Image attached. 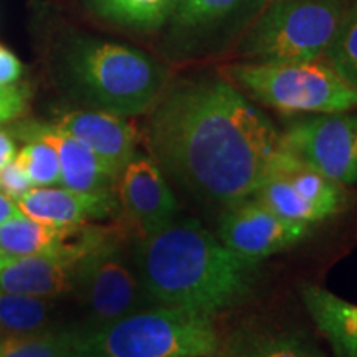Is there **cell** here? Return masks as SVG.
<instances>
[{"instance_id":"6da1fadb","label":"cell","mask_w":357,"mask_h":357,"mask_svg":"<svg viewBox=\"0 0 357 357\" xmlns=\"http://www.w3.org/2000/svg\"><path fill=\"white\" fill-rule=\"evenodd\" d=\"M149 155L195 200L223 208L252 199L288 158L281 131L229 78H174L149 111Z\"/></svg>"},{"instance_id":"7a4b0ae2","label":"cell","mask_w":357,"mask_h":357,"mask_svg":"<svg viewBox=\"0 0 357 357\" xmlns=\"http://www.w3.org/2000/svg\"><path fill=\"white\" fill-rule=\"evenodd\" d=\"M132 255L142 288L155 306L215 318L247 300L255 281L257 265L236 257L195 218H177L139 238Z\"/></svg>"},{"instance_id":"3957f363","label":"cell","mask_w":357,"mask_h":357,"mask_svg":"<svg viewBox=\"0 0 357 357\" xmlns=\"http://www.w3.org/2000/svg\"><path fill=\"white\" fill-rule=\"evenodd\" d=\"M58 84L86 108L136 118L154 108L172 79L169 66L131 45L68 33L55 52Z\"/></svg>"},{"instance_id":"277c9868","label":"cell","mask_w":357,"mask_h":357,"mask_svg":"<svg viewBox=\"0 0 357 357\" xmlns=\"http://www.w3.org/2000/svg\"><path fill=\"white\" fill-rule=\"evenodd\" d=\"M212 316L151 306L96 328L79 329L77 357H218Z\"/></svg>"},{"instance_id":"5b68a950","label":"cell","mask_w":357,"mask_h":357,"mask_svg":"<svg viewBox=\"0 0 357 357\" xmlns=\"http://www.w3.org/2000/svg\"><path fill=\"white\" fill-rule=\"evenodd\" d=\"M222 75L258 105L287 114H331L357 109V89L324 58L310 61H236Z\"/></svg>"},{"instance_id":"8992f818","label":"cell","mask_w":357,"mask_h":357,"mask_svg":"<svg viewBox=\"0 0 357 357\" xmlns=\"http://www.w3.org/2000/svg\"><path fill=\"white\" fill-rule=\"evenodd\" d=\"M349 0H270L234 48L238 61L324 58Z\"/></svg>"},{"instance_id":"52a82bcc","label":"cell","mask_w":357,"mask_h":357,"mask_svg":"<svg viewBox=\"0 0 357 357\" xmlns=\"http://www.w3.org/2000/svg\"><path fill=\"white\" fill-rule=\"evenodd\" d=\"M270 0H178L162 30L160 50L172 63L234 52Z\"/></svg>"},{"instance_id":"ba28073f","label":"cell","mask_w":357,"mask_h":357,"mask_svg":"<svg viewBox=\"0 0 357 357\" xmlns=\"http://www.w3.org/2000/svg\"><path fill=\"white\" fill-rule=\"evenodd\" d=\"M75 291L89 314L88 328L109 324L155 306L142 288L134 255L126 252L123 235L116 230L84 255Z\"/></svg>"},{"instance_id":"9c48e42d","label":"cell","mask_w":357,"mask_h":357,"mask_svg":"<svg viewBox=\"0 0 357 357\" xmlns=\"http://www.w3.org/2000/svg\"><path fill=\"white\" fill-rule=\"evenodd\" d=\"M284 149L342 185L357 184V114H307L281 131Z\"/></svg>"},{"instance_id":"30bf717a","label":"cell","mask_w":357,"mask_h":357,"mask_svg":"<svg viewBox=\"0 0 357 357\" xmlns=\"http://www.w3.org/2000/svg\"><path fill=\"white\" fill-rule=\"evenodd\" d=\"M311 230L312 225L287 220L252 197L223 208L217 236L243 261L258 265L301 243Z\"/></svg>"},{"instance_id":"8fae6325","label":"cell","mask_w":357,"mask_h":357,"mask_svg":"<svg viewBox=\"0 0 357 357\" xmlns=\"http://www.w3.org/2000/svg\"><path fill=\"white\" fill-rule=\"evenodd\" d=\"M119 207L136 230L137 240L166 229L178 218L171 182L151 155L136 153L119 174Z\"/></svg>"},{"instance_id":"7c38bea8","label":"cell","mask_w":357,"mask_h":357,"mask_svg":"<svg viewBox=\"0 0 357 357\" xmlns=\"http://www.w3.org/2000/svg\"><path fill=\"white\" fill-rule=\"evenodd\" d=\"M111 230L113 229L102 227L100 234L86 243L65 252L13 258V261L0 270V291L29 294L45 300L75 293L79 263Z\"/></svg>"},{"instance_id":"4fadbf2b","label":"cell","mask_w":357,"mask_h":357,"mask_svg":"<svg viewBox=\"0 0 357 357\" xmlns=\"http://www.w3.org/2000/svg\"><path fill=\"white\" fill-rule=\"evenodd\" d=\"M52 124L89 147L118 178L137 153V131L123 116L91 108L60 109Z\"/></svg>"},{"instance_id":"5bb4252c","label":"cell","mask_w":357,"mask_h":357,"mask_svg":"<svg viewBox=\"0 0 357 357\" xmlns=\"http://www.w3.org/2000/svg\"><path fill=\"white\" fill-rule=\"evenodd\" d=\"M15 204L25 217L56 225H84L106 220L121 208L114 190L82 192L63 185L32 187Z\"/></svg>"},{"instance_id":"9a60e30c","label":"cell","mask_w":357,"mask_h":357,"mask_svg":"<svg viewBox=\"0 0 357 357\" xmlns=\"http://www.w3.org/2000/svg\"><path fill=\"white\" fill-rule=\"evenodd\" d=\"M20 139H42L56 151L60 160V185L82 192L114 190L118 177L89 147L52 123L25 121L12 129Z\"/></svg>"},{"instance_id":"2e32d148","label":"cell","mask_w":357,"mask_h":357,"mask_svg":"<svg viewBox=\"0 0 357 357\" xmlns=\"http://www.w3.org/2000/svg\"><path fill=\"white\" fill-rule=\"evenodd\" d=\"M102 227L56 225V223L37 222L29 217H19L0 225V248L12 257L43 255L75 248L86 243L100 234Z\"/></svg>"},{"instance_id":"e0dca14e","label":"cell","mask_w":357,"mask_h":357,"mask_svg":"<svg viewBox=\"0 0 357 357\" xmlns=\"http://www.w3.org/2000/svg\"><path fill=\"white\" fill-rule=\"evenodd\" d=\"M218 357H326L306 333L291 328L245 324L222 339Z\"/></svg>"},{"instance_id":"ac0fdd59","label":"cell","mask_w":357,"mask_h":357,"mask_svg":"<svg viewBox=\"0 0 357 357\" xmlns=\"http://www.w3.org/2000/svg\"><path fill=\"white\" fill-rule=\"evenodd\" d=\"M300 298L318 331L337 357H357V305L314 283H303Z\"/></svg>"},{"instance_id":"d6986e66","label":"cell","mask_w":357,"mask_h":357,"mask_svg":"<svg viewBox=\"0 0 357 357\" xmlns=\"http://www.w3.org/2000/svg\"><path fill=\"white\" fill-rule=\"evenodd\" d=\"M96 19L131 33L162 32L176 10L178 0H83Z\"/></svg>"},{"instance_id":"ffe728a7","label":"cell","mask_w":357,"mask_h":357,"mask_svg":"<svg viewBox=\"0 0 357 357\" xmlns=\"http://www.w3.org/2000/svg\"><path fill=\"white\" fill-rule=\"evenodd\" d=\"M280 172L288 178L294 190L314 207L323 220L341 215L352 204V194L347 185L339 184L324 174L306 166L288 153Z\"/></svg>"},{"instance_id":"44dd1931","label":"cell","mask_w":357,"mask_h":357,"mask_svg":"<svg viewBox=\"0 0 357 357\" xmlns=\"http://www.w3.org/2000/svg\"><path fill=\"white\" fill-rule=\"evenodd\" d=\"M50 300L0 291V336L33 334L50 326Z\"/></svg>"},{"instance_id":"7402d4cb","label":"cell","mask_w":357,"mask_h":357,"mask_svg":"<svg viewBox=\"0 0 357 357\" xmlns=\"http://www.w3.org/2000/svg\"><path fill=\"white\" fill-rule=\"evenodd\" d=\"M78 331H45L0 336V357H77Z\"/></svg>"},{"instance_id":"603a6c76","label":"cell","mask_w":357,"mask_h":357,"mask_svg":"<svg viewBox=\"0 0 357 357\" xmlns=\"http://www.w3.org/2000/svg\"><path fill=\"white\" fill-rule=\"evenodd\" d=\"M253 199H257L258 202L275 213H278L280 217L287 218V220L307 223V225L312 227L316 223L324 222L319 213L314 211V207L307 204L294 190V187L289 184L288 178L280 172V169L257 190Z\"/></svg>"},{"instance_id":"cb8c5ba5","label":"cell","mask_w":357,"mask_h":357,"mask_svg":"<svg viewBox=\"0 0 357 357\" xmlns=\"http://www.w3.org/2000/svg\"><path fill=\"white\" fill-rule=\"evenodd\" d=\"M324 60L357 89V0H349Z\"/></svg>"},{"instance_id":"d4e9b609","label":"cell","mask_w":357,"mask_h":357,"mask_svg":"<svg viewBox=\"0 0 357 357\" xmlns=\"http://www.w3.org/2000/svg\"><path fill=\"white\" fill-rule=\"evenodd\" d=\"M15 162L33 187L60 184V160L53 147L42 139H29L15 155Z\"/></svg>"},{"instance_id":"484cf974","label":"cell","mask_w":357,"mask_h":357,"mask_svg":"<svg viewBox=\"0 0 357 357\" xmlns=\"http://www.w3.org/2000/svg\"><path fill=\"white\" fill-rule=\"evenodd\" d=\"M29 88L26 84H8L0 86V124L19 119L29 106Z\"/></svg>"},{"instance_id":"4316f807","label":"cell","mask_w":357,"mask_h":357,"mask_svg":"<svg viewBox=\"0 0 357 357\" xmlns=\"http://www.w3.org/2000/svg\"><path fill=\"white\" fill-rule=\"evenodd\" d=\"M32 187L33 184L26 177V174L22 171L19 164L15 162V159L0 171V192L3 195H7L8 199H12L13 202L17 199H20Z\"/></svg>"},{"instance_id":"83f0119b","label":"cell","mask_w":357,"mask_h":357,"mask_svg":"<svg viewBox=\"0 0 357 357\" xmlns=\"http://www.w3.org/2000/svg\"><path fill=\"white\" fill-rule=\"evenodd\" d=\"M24 75V63L12 50L0 45V86L15 84Z\"/></svg>"},{"instance_id":"f1b7e54d","label":"cell","mask_w":357,"mask_h":357,"mask_svg":"<svg viewBox=\"0 0 357 357\" xmlns=\"http://www.w3.org/2000/svg\"><path fill=\"white\" fill-rule=\"evenodd\" d=\"M17 155L15 141L12 139L7 131H0V171L10 164Z\"/></svg>"},{"instance_id":"f546056e","label":"cell","mask_w":357,"mask_h":357,"mask_svg":"<svg viewBox=\"0 0 357 357\" xmlns=\"http://www.w3.org/2000/svg\"><path fill=\"white\" fill-rule=\"evenodd\" d=\"M19 217H24V213L20 212L19 205L0 192V225Z\"/></svg>"},{"instance_id":"4dcf8cb0","label":"cell","mask_w":357,"mask_h":357,"mask_svg":"<svg viewBox=\"0 0 357 357\" xmlns=\"http://www.w3.org/2000/svg\"><path fill=\"white\" fill-rule=\"evenodd\" d=\"M13 258H17V257L8 255L7 252H3V250L0 248V270H2V268H6L10 261H13Z\"/></svg>"}]
</instances>
